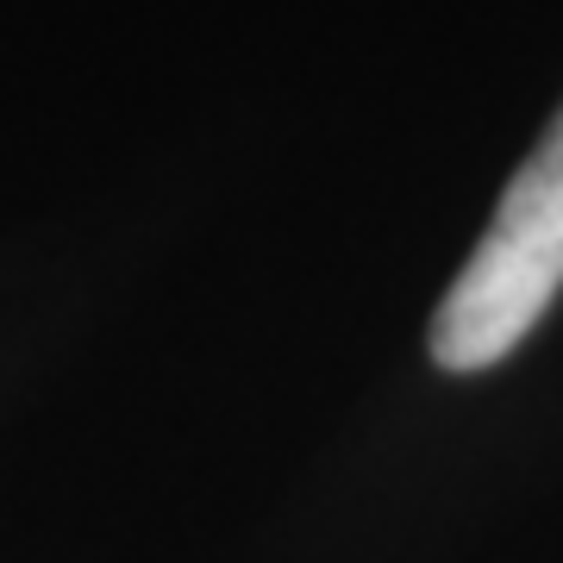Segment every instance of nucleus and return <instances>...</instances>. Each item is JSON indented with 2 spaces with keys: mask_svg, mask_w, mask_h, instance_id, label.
Masks as SVG:
<instances>
[{
  "mask_svg": "<svg viewBox=\"0 0 563 563\" xmlns=\"http://www.w3.org/2000/svg\"><path fill=\"white\" fill-rule=\"evenodd\" d=\"M563 288V107L507 181L483 244L444 288L432 320L439 369H488L551 313Z\"/></svg>",
  "mask_w": 563,
  "mask_h": 563,
  "instance_id": "1",
  "label": "nucleus"
}]
</instances>
